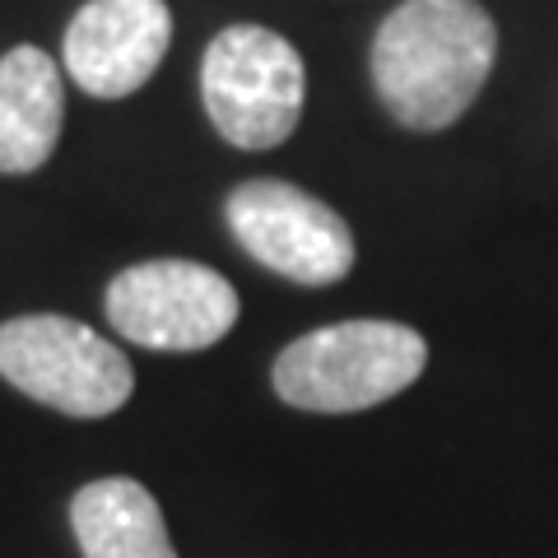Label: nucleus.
Masks as SVG:
<instances>
[{
    "instance_id": "obj_1",
    "label": "nucleus",
    "mask_w": 558,
    "mask_h": 558,
    "mask_svg": "<svg viewBox=\"0 0 558 558\" xmlns=\"http://www.w3.org/2000/svg\"><path fill=\"white\" fill-rule=\"evenodd\" d=\"M498 57V24L480 0H405L373 38L377 98L400 126L442 131L480 98Z\"/></svg>"
},
{
    "instance_id": "obj_2",
    "label": "nucleus",
    "mask_w": 558,
    "mask_h": 558,
    "mask_svg": "<svg viewBox=\"0 0 558 558\" xmlns=\"http://www.w3.org/2000/svg\"><path fill=\"white\" fill-rule=\"evenodd\" d=\"M428 344L400 322H336L293 340L275 359V396L312 414H354L414 387Z\"/></svg>"
},
{
    "instance_id": "obj_3",
    "label": "nucleus",
    "mask_w": 558,
    "mask_h": 558,
    "mask_svg": "<svg viewBox=\"0 0 558 558\" xmlns=\"http://www.w3.org/2000/svg\"><path fill=\"white\" fill-rule=\"evenodd\" d=\"M303 57L284 33L233 24L205 47L201 98L233 149H275L299 131L303 117Z\"/></svg>"
},
{
    "instance_id": "obj_4",
    "label": "nucleus",
    "mask_w": 558,
    "mask_h": 558,
    "mask_svg": "<svg viewBox=\"0 0 558 558\" xmlns=\"http://www.w3.org/2000/svg\"><path fill=\"white\" fill-rule=\"evenodd\" d=\"M0 377L70 418L117 414L135 391L131 359L84 322L33 312L0 326Z\"/></svg>"
},
{
    "instance_id": "obj_5",
    "label": "nucleus",
    "mask_w": 558,
    "mask_h": 558,
    "mask_svg": "<svg viewBox=\"0 0 558 558\" xmlns=\"http://www.w3.org/2000/svg\"><path fill=\"white\" fill-rule=\"evenodd\" d=\"M223 219L238 247L303 289H326L354 270V233L326 201L279 178H252L229 191Z\"/></svg>"
},
{
    "instance_id": "obj_6",
    "label": "nucleus",
    "mask_w": 558,
    "mask_h": 558,
    "mask_svg": "<svg viewBox=\"0 0 558 558\" xmlns=\"http://www.w3.org/2000/svg\"><path fill=\"white\" fill-rule=\"evenodd\" d=\"M102 307H108L112 330L145 349H168V354L219 344L242 312L229 279L182 256L140 260L121 270L108 284Z\"/></svg>"
},
{
    "instance_id": "obj_7",
    "label": "nucleus",
    "mask_w": 558,
    "mask_h": 558,
    "mask_svg": "<svg viewBox=\"0 0 558 558\" xmlns=\"http://www.w3.org/2000/svg\"><path fill=\"white\" fill-rule=\"evenodd\" d=\"M172 43L168 0H89L65 28L61 61L89 98H131L154 80Z\"/></svg>"
},
{
    "instance_id": "obj_8",
    "label": "nucleus",
    "mask_w": 558,
    "mask_h": 558,
    "mask_svg": "<svg viewBox=\"0 0 558 558\" xmlns=\"http://www.w3.org/2000/svg\"><path fill=\"white\" fill-rule=\"evenodd\" d=\"M65 126L61 65L43 47H10L0 57V172H38Z\"/></svg>"
},
{
    "instance_id": "obj_9",
    "label": "nucleus",
    "mask_w": 558,
    "mask_h": 558,
    "mask_svg": "<svg viewBox=\"0 0 558 558\" xmlns=\"http://www.w3.org/2000/svg\"><path fill=\"white\" fill-rule=\"evenodd\" d=\"M70 526L84 558H178L159 502L126 475L84 484L70 498Z\"/></svg>"
}]
</instances>
